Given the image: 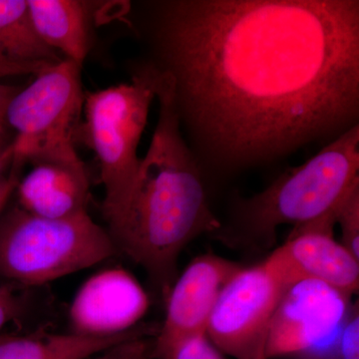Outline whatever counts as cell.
Masks as SVG:
<instances>
[{
	"mask_svg": "<svg viewBox=\"0 0 359 359\" xmlns=\"http://www.w3.org/2000/svg\"><path fill=\"white\" fill-rule=\"evenodd\" d=\"M180 121L219 166L276 159L358 124V0L148 4Z\"/></svg>",
	"mask_w": 359,
	"mask_h": 359,
	"instance_id": "6da1fadb",
	"label": "cell"
},
{
	"mask_svg": "<svg viewBox=\"0 0 359 359\" xmlns=\"http://www.w3.org/2000/svg\"><path fill=\"white\" fill-rule=\"evenodd\" d=\"M155 74L157 126L128 202L107 231L118 252L144 269L166 301L181 252L196 238L219 230L222 222L210 208L199 165L182 134L171 79L156 68Z\"/></svg>",
	"mask_w": 359,
	"mask_h": 359,
	"instance_id": "7a4b0ae2",
	"label": "cell"
},
{
	"mask_svg": "<svg viewBox=\"0 0 359 359\" xmlns=\"http://www.w3.org/2000/svg\"><path fill=\"white\" fill-rule=\"evenodd\" d=\"M359 182V125L249 199L238 201L212 237L235 250H269L283 224H308L332 211Z\"/></svg>",
	"mask_w": 359,
	"mask_h": 359,
	"instance_id": "3957f363",
	"label": "cell"
},
{
	"mask_svg": "<svg viewBox=\"0 0 359 359\" xmlns=\"http://www.w3.org/2000/svg\"><path fill=\"white\" fill-rule=\"evenodd\" d=\"M88 212L46 219L13 207L0 219V276L25 287L83 271L118 254Z\"/></svg>",
	"mask_w": 359,
	"mask_h": 359,
	"instance_id": "277c9868",
	"label": "cell"
},
{
	"mask_svg": "<svg viewBox=\"0 0 359 359\" xmlns=\"http://www.w3.org/2000/svg\"><path fill=\"white\" fill-rule=\"evenodd\" d=\"M155 69L139 68L131 82L85 92V132L100 168L108 226L122 214L140 167L138 146L156 99Z\"/></svg>",
	"mask_w": 359,
	"mask_h": 359,
	"instance_id": "5b68a950",
	"label": "cell"
},
{
	"mask_svg": "<svg viewBox=\"0 0 359 359\" xmlns=\"http://www.w3.org/2000/svg\"><path fill=\"white\" fill-rule=\"evenodd\" d=\"M82 66L63 59L35 75L13 97L6 122L15 131L11 169L26 163L84 167L75 145L85 92Z\"/></svg>",
	"mask_w": 359,
	"mask_h": 359,
	"instance_id": "8992f818",
	"label": "cell"
},
{
	"mask_svg": "<svg viewBox=\"0 0 359 359\" xmlns=\"http://www.w3.org/2000/svg\"><path fill=\"white\" fill-rule=\"evenodd\" d=\"M287 285L266 261L241 268L219 292L205 335L233 359H264L269 325Z\"/></svg>",
	"mask_w": 359,
	"mask_h": 359,
	"instance_id": "52a82bcc",
	"label": "cell"
},
{
	"mask_svg": "<svg viewBox=\"0 0 359 359\" xmlns=\"http://www.w3.org/2000/svg\"><path fill=\"white\" fill-rule=\"evenodd\" d=\"M351 299L313 280L290 285L269 325L264 359H301L332 344L348 318Z\"/></svg>",
	"mask_w": 359,
	"mask_h": 359,
	"instance_id": "ba28073f",
	"label": "cell"
},
{
	"mask_svg": "<svg viewBox=\"0 0 359 359\" xmlns=\"http://www.w3.org/2000/svg\"><path fill=\"white\" fill-rule=\"evenodd\" d=\"M332 211L313 222L294 226L285 244L264 261L287 287L313 280L353 297L359 287V259L334 238Z\"/></svg>",
	"mask_w": 359,
	"mask_h": 359,
	"instance_id": "9c48e42d",
	"label": "cell"
},
{
	"mask_svg": "<svg viewBox=\"0 0 359 359\" xmlns=\"http://www.w3.org/2000/svg\"><path fill=\"white\" fill-rule=\"evenodd\" d=\"M241 268L211 254L196 257L188 264L165 301L166 316L154 337V359H172L182 344L205 334L219 292Z\"/></svg>",
	"mask_w": 359,
	"mask_h": 359,
	"instance_id": "30bf717a",
	"label": "cell"
},
{
	"mask_svg": "<svg viewBox=\"0 0 359 359\" xmlns=\"http://www.w3.org/2000/svg\"><path fill=\"white\" fill-rule=\"evenodd\" d=\"M147 292L123 269L99 271L83 283L70 308L72 332L112 337L140 325L147 313Z\"/></svg>",
	"mask_w": 359,
	"mask_h": 359,
	"instance_id": "8fae6325",
	"label": "cell"
},
{
	"mask_svg": "<svg viewBox=\"0 0 359 359\" xmlns=\"http://www.w3.org/2000/svg\"><path fill=\"white\" fill-rule=\"evenodd\" d=\"M20 207L29 214L46 219H67L87 212L90 184L85 167L39 164L18 189Z\"/></svg>",
	"mask_w": 359,
	"mask_h": 359,
	"instance_id": "7c38bea8",
	"label": "cell"
},
{
	"mask_svg": "<svg viewBox=\"0 0 359 359\" xmlns=\"http://www.w3.org/2000/svg\"><path fill=\"white\" fill-rule=\"evenodd\" d=\"M40 39L65 59L83 67L90 50L93 2L81 0H27Z\"/></svg>",
	"mask_w": 359,
	"mask_h": 359,
	"instance_id": "4fadbf2b",
	"label": "cell"
},
{
	"mask_svg": "<svg viewBox=\"0 0 359 359\" xmlns=\"http://www.w3.org/2000/svg\"><path fill=\"white\" fill-rule=\"evenodd\" d=\"M158 325L140 323L112 337H89L75 332L0 337V359H88L135 337L157 334Z\"/></svg>",
	"mask_w": 359,
	"mask_h": 359,
	"instance_id": "5bb4252c",
	"label": "cell"
},
{
	"mask_svg": "<svg viewBox=\"0 0 359 359\" xmlns=\"http://www.w3.org/2000/svg\"><path fill=\"white\" fill-rule=\"evenodd\" d=\"M0 55L26 63H58L65 59L40 39L27 0H0Z\"/></svg>",
	"mask_w": 359,
	"mask_h": 359,
	"instance_id": "9a60e30c",
	"label": "cell"
},
{
	"mask_svg": "<svg viewBox=\"0 0 359 359\" xmlns=\"http://www.w3.org/2000/svg\"><path fill=\"white\" fill-rule=\"evenodd\" d=\"M335 223L341 229V245L359 259V182L337 202Z\"/></svg>",
	"mask_w": 359,
	"mask_h": 359,
	"instance_id": "2e32d148",
	"label": "cell"
},
{
	"mask_svg": "<svg viewBox=\"0 0 359 359\" xmlns=\"http://www.w3.org/2000/svg\"><path fill=\"white\" fill-rule=\"evenodd\" d=\"M332 359H359L358 302L353 306L335 340Z\"/></svg>",
	"mask_w": 359,
	"mask_h": 359,
	"instance_id": "e0dca14e",
	"label": "cell"
},
{
	"mask_svg": "<svg viewBox=\"0 0 359 359\" xmlns=\"http://www.w3.org/2000/svg\"><path fill=\"white\" fill-rule=\"evenodd\" d=\"M153 344V335L135 337L116 344L88 359H154Z\"/></svg>",
	"mask_w": 359,
	"mask_h": 359,
	"instance_id": "ac0fdd59",
	"label": "cell"
},
{
	"mask_svg": "<svg viewBox=\"0 0 359 359\" xmlns=\"http://www.w3.org/2000/svg\"><path fill=\"white\" fill-rule=\"evenodd\" d=\"M172 359H226L223 353H219L214 344L210 341L207 335L188 340L179 347Z\"/></svg>",
	"mask_w": 359,
	"mask_h": 359,
	"instance_id": "d6986e66",
	"label": "cell"
},
{
	"mask_svg": "<svg viewBox=\"0 0 359 359\" xmlns=\"http://www.w3.org/2000/svg\"><path fill=\"white\" fill-rule=\"evenodd\" d=\"M55 63L18 62L0 55V78L21 76V75H36Z\"/></svg>",
	"mask_w": 359,
	"mask_h": 359,
	"instance_id": "ffe728a7",
	"label": "cell"
},
{
	"mask_svg": "<svg viewBox=\"0 0 359 359\" xmlns=\"http://www.w3.org/2000/svg\"><path fill=\"white\" fill-rule=\"evenodd\" d=\"M21 309L20 299L14 294L13 290L0 285V330L20 316Z\"/></svg>",
	"mask_w": 359,
	"mask_h": 359,
	"instance_id": "44dd1931",
	"label": "cell"
},
{
	"mask_svg": "<svg viewBox=\"0 0 359 359\" xmlns=\"http://www.w3.org/2000/svg\"><path fill=\"white\" fill-rule=\"evenodd\" d=\"M21 171L11 169V173L7 176L0 175V212L6 205L11 196L15 192L20 181Z\"/></svg>",
	"mask_w": 359,
	"mask_h": 359,
	"instance_id": "7402d4cb",
	"label": "cell"
},
{
	"mask_svg": "<svg viewBox=\"0 0 359 359\" xmlns=\"http://www.w3.org/2000/svg\"><path fill=\"white\" fill-rule=\"evenodd\" d=\"M20 87L8 86L0 83V122H6V113L9 103L20 92Z\"/></svg>",
	"mask_w": 359,
	"mask_h": 359,
	"instance_id": "603a6c76",
	"label": "cell"
},
{
	"mask_svg": "<svg viewBox=\"0 0 359 359\" xmlns=\"http://www.w3.org/2000/svg\"><path fill=\"white\" fill-rule=\"evenodd\" d=\"M13 143V142H11ZM11 161H13V145H9L8 147L0 153V174L4 172L7 167L11 166Z\"/></svg>",
	"mask_w": 359,
	"mask_h": 359,
	"instance_id": "cb8c5ba5",
	"label": "cell"
},
{
	"mask_svg": "<svg viewBox=\"0 0 359 359\" xmlns=\"http://www.w3.org/2000/svg\"><path fill=\"white\" fill-rule=\"evenodd\" d=\"M6 126V122H0V153L4 152L11 145V142H13L8 141Z\"/></svg>",
	"mask_w": 359,
	"mask_h": 359,
	"instance_id": "d4e9b609",
	"label": "cell"
}]
</instances>
